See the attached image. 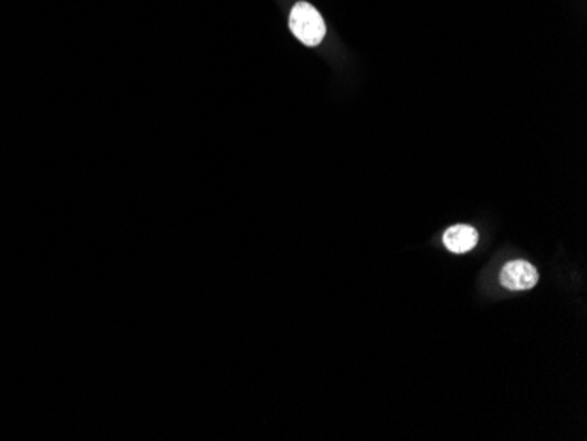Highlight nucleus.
Returning <instances> with one entry per match:
<instances>
[{"instance_id": "obj_2", "label": "nucleus", "mask_w": 587, "mask_h": 441, "mask_svg": "<svg viewBox=\"0 0 587 441\" xmlns=\"http://www.w3.org/2000/svg\"><path fill=\"white\" fill-rule=\"evenodd\" d=\"M502 285L509 291H530L538 283V271L526 261H512L503 267Z\"/></svg>"}, {"instance_id": "obj_1", "label": "nucleus", "mask_w": 587, "mask_h": 441, "mask_svg": "<svg viewBox=\"0 0 587 441\" xmlns=\"http://www.w3.org/2000/svg\"><path fill=\"white\" fill-rule=\"evenodd\" d=\"M292 34L300 39L305 46H318L326 38V23L317 9L308 2H296L289 17Z\"/></svg>"}, {"instance_id": "obj_3", "label": "nucleus", "mask_w": 587, "mask_h": 441, "mask_svg": "<svg viewBox=\"0 0 587 441\" xmlns=\"http://www.w3.org/2000/svg\"><path fill=\"white\" fill-rule=\"evenodd\" d=\"M479 243V232L470 225H454L443 234V244L452 253L472 252Z\"/></svg>"}]
</instances>
